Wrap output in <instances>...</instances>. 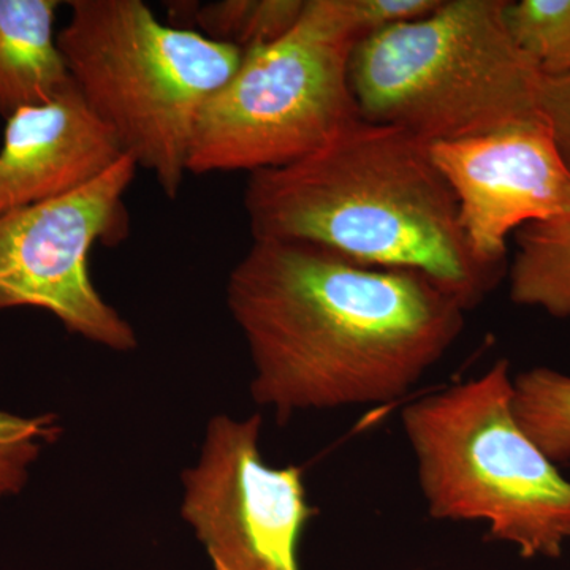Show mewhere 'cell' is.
I'll use <instances>...</instances> for the list:
<instances>
[{
	"label": "cell",
	"instance_id": "6da1fadb",
	"mask_svg": "<svg viewBox=\"0 0 570 570\" xmlns=\"http://www.w3.org/2000/svg\"><path fill=\"white\" fill-rule=\"evenodd\" d=\"M227 305L253 362L250 395L283 423L406 395L468 313L430 277L285 239H253L228 276Z\"/></svg>",
	"mask_w": 570,
	"mask_h": 570
},
{
	"label": "cell",
	"instance_id": "7a4b0ae2",
	"mask_svg": "<svg viewBox=\"0 0 570 570\" xmlns=\"http://www.w3.org/2000/svg\"><path fill=\"white\" fill-rule=\"evenodd\" d=\"M253 239H285L376 268L430 277L466 307L504 269L482 264L460 227L459 206L430 142L356 118L309 156L247 178Z\"/></svg>",
	"mask_w": 570,
	"mask_h": 570
},
{
	"label": "cell",
	"instance_id": "3957f363",
	"mask_svg": "<svg viewBox=\"0 0 570 570\" xmlns=\"http://www.w3.org/2000/svg\"><path fill=\"white\" fill-rule=\"evenodd\" d=\"M508 0H442L360 40L348 80L360 118L428 142L546 121L543 78L505 24Z\"/></svg>",
	"mask_w": 570,
	"mask_h": 570
},
{
	"label": "cell",
	"instance_id": "277c9868",
	"mask_svg": "<svg viewBox=\"0 0 570 570\" xmlns=\"http://www.w3.org/2000/svg\"><path fill=\"white\" fill-rule=\"evenodd\" d=\"M401 423L431 519L487 521L527 560L564 553L570 480L520 426L508 360L407 404Z\"/></svg>",
	"mask_w": 570,
	"mask_h": 570
},
{
	"label": "cell",
	"instance_id": "5b68a950",
	"mask_svg": "<svg viewBox=\"0 0 570 570\" xmlns=\"http://www.w3.org/2000/svg\"><path fill=\"white\" fill-rule=\"evenodd\" d=\"M58 32L75 88L122 153L176 198L195 127L243 52L160 21L141 0H75Z\"/></svg>",
	"mask_w": 570,
	"mask_h": 570
},
{
	"label": "cell",
	"instance_id": "8992f818",
	"mask_svg": "<svg viewBox=\"0 0 570 570\" xmlns=\"http://www.w3.org/2000/svg\"><path fill=\"white\" fill-rule=\"evenodd\" d=\"M356 41L335 0H306L292 31L243 52L238 69L202 110L189 174L294 164L360 118L348 80Z\"/></svg>",
	"mask_w": 570,
	"mask_h": 570
},
{
	"label": "cell",
	"instance_id": "52a82bcc",
	"mask_svg": "<svg viewBox=\"0 0 570 570\" xmlns=\"http://www.w3.org/2000/svg\"><path fill=\"white\" fill-rule=\"evenodd\" d=\"M137 170L124 154L78 189L0 214V311L39 307L97 346L137 348L134 326L105 302L89 269L97 243L127 235L124 195Z\"/></svg>",
	"mask_w": 570,
	"mask_h": 570
},
{
	"label": "cell",
	"instance_id": "ba28073f",
	"mask_svg": "<svg viewBox=\"0 0 570 570\" xmlns=\"http://www.w3.org/2000/svg\"><path fill=\"white\" fill-rule=\"evenodd\" d=\"M261 431L262 415H214L183 472L181 517L214 570H299L298 543L317 509L302 466L262 459Z\"/></svg>",
	"mask_w": 570,
	"mask_h": 570
},
{
	"label": "cell",
	"instance_id": "9c48e42d",
	"mask_svg": "<svg viewBox=\"0 0 570 570\" xmlns=\"http://www.w3.org/2000/svg\"><path fill=\"white\" fill-rule=\"evenodd\" d=\"M430 153L482 264L504 269L510 234L570 212V168L546 121L431 142Z\"/></svg>",
	"mask_w": 570,
	"mask_h": 570
},
{
	"label": "cell",
	"instance_id": "30bf717a",
	"mask_svg": "<svg viewBox=\"0 0 570 570\" xmlns=\"http://www.w3.org/2000/svg\"><path fill=\"white\" fill-rule=\"evenodd\" d=\"M124 156L111 130L73 86L50 104L6 119L0 146V214L85 186Z\"/></svg>",
	"mask_w": 570,
	"mask_h": 570
},
{
	"label": "cell",
	"instance_id": "8fae6325",
	"mask_svg": "<svg viewBox=\"0 0 570 570\" xmlns=\"http://www.w3.org/2000/svg\"><path fill=\"white\" fill-rule=\"evenodd\" d=\"M58 0H0V116L50 104L71 81L56 32Z\"/></svg>",
	"mask_w": 570,
	"mask_h": 570
},
{
	"label": "cell",
	"instance_id": "7c38bea8",
	"mask_svg": "<svg viewBox=\"0 0 570 570\" xmlns=\"http://www.w3.org/2000/svg\"><path fill=\"white\" fill-rule=\"evenodd\" d=\"M515 242L509 272L512 302L570 318V212L520 228Z\"/></svg>",
	"mask_w": 570,
	"mask_h": 570
},
{
	"label": "cell",
	"instance_id": "4fadbf2b",
	"mask_svg": "<svg viewBox=\"0 0 570 570\" xmlns=\"http://www.w3.org/2000/svg\"><path fill=\"white\" fill-rule=\"evenodd\" d=\"M306 0H219L178 2L171 7L175 28L200 32L206 39L246 52L279 40L298 22Z\"/></svg>",
	"mask_w": 570,
	"mask_h": 570
},
{
	"label": "cell",
	"instance_id": "5bb4252c",
	"mask_svg": "<svg viewBox=\"0 0 570 570\" xmlns=\"http://www.w3.org/2000/svg\"><path fill=\"white\" fill-rule=\"evenodd\" d=\"M513 412L554 464L570 460V376L539 366L513 377Z\"/></svg>",
	"mask_w": 570,
	"mask_h": 570
},
{
	"label": "cell",
	"instance_id": "9a60e30c",
	"mask_svg": "<svg viewBox=\"0 0 570 570\" xmlns=\"http://www.w3.org/2000/svg\"><path fill=\"white\" fill-rule=\"evenodd\" d=\"M505 24L546 77L570 73V0L505 3Z\"/></svg>",
	"mask_w": 570,
	"mask_h": 570
},
{
	"label": "cell",
	"instance_id": "2e32d148",
	"mask_svg": "<svg viewBox=\"0 0 570 570\" xmlns=\"http://www.w3.org/2000/svg\"><path fill=\"white\" fill-rule=\"evenodd\" d=\"M61 434V420L56 414L22 417L0 409V498L24 490L32 464Z\"/></svg>",
	"mask_w": 570,
	"mask_h": 570
},
{
	"label": "cell",
	"instance_id": "e0dca14e",
	"mask_svg": "<svg viewBox=\"0 0 570 570\" xmlns=\"http://www.w3.org/2000/svg\"><path fill=\"white\" fill-rule=\"evenodd\" d=\"M442 0H335L337 13L356 41L379 31L419 20Z\"/></svg>",
	"mask_w": 570,
	"mask_h": 570
},
{
	"label": "cell",
	"instance_id": "ac0fdd59",
	"mask_svg": "<svg viewBox=\"0 0 570 570\" xmlns=\"http://www.w3.org/2000/svg\"><path fill=\"white\" fill-rule=\"evenodd\" d=\"M540 110L570 168V73L543 78Z\"/></svg>",
	"mask_w": 570,
	"mask_h": 570
}]
</instances>
